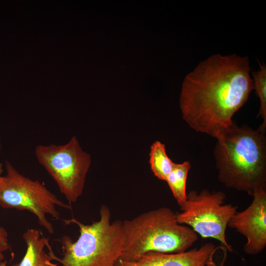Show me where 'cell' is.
<instances>
[{
	"instance_id": "obj_1",
	"label": "cell",
	"mask_w": 266,
	"mask_h": 266,
	"mask_svg": "<svg viewBox=\"0 0 266 266\" xmlns=\"http://www.w3.org/2000/svg\"><path fill=\"white\" fill-rule=\"evenodd\" d=\"M253 90L247 57L212 55L185 77L180 96L182 118L195 132L216 139Z\"/></svg>"
},
{
	"instance_id": "obj_2",
	"label": "cell",
	"mask_w": 266,
	"mask_h": 266,
	"mask_svg": "<svg viewBox=\"0 0 266 266\" xmlns=\"http://www.w3.org/2000/svg\"><path fill=\"white\" fill-rule=\"evenodd\" d=\"M216 139L213 156L221 183L251 196L266 188V129L233 121Z\"/></svg>"
},
{
	"instance_id": "obj_3",
	"label": "cell",
	"mask_w": 266,
	"mask_h": 266,
	"mask_svg": "<svg viewBox=\"0 0 266 266\" xmlns=\"http://www.w3.org/2000/svg\"><path fill=\"white\" fill-rule=\"evenodd\" d=\"M123 250L119 260L133 261L149 252L176 253L187 251L198 240L190 227L179 224L176 214L162 207L123 221Z\"/></svg>"
},
{
	"instance_id": "obj_4",
	"label": "cell",
	"mask_w": 266,
	"mask_h": 266,
	"mask_svg": "<svg viewBox=\"0 0 266 266\" xmlns=\"http://www.w3.org/2000/svg\"><path fill=\"white\" fill-rule=\"evenodd\" d=\"M100 219L85 224L74 218L63 219L66 225L79 228V235L74 241L63 235L61 239L62 257L53 260L63 266H115L123 250V221L111 222V212L106 205L100 210Z\"/></svg>"
},
{
	"instance_id": "obj_5",
	"label": "cell",
	"mask_w": 266,
	"mask_h": 266,
	"mask_svg": "<svg viewBox=\"0 0 266 266\" xmlns=\"http://www.w3.org/2000/svg\"><path fill=\"white\" fill-rule=\"evenodd\" d=\"M6 174L0 180V206L4 209L27 210L37 218L39 225L48 233L54 232L50 215L60 219L57 207L70 209L41 182L21 174L9 161L5 162Z\"/></svg>"
},
{
	"instance_id": "obj_6",
	"label": "cell",
	"mask_w": 266,
	"mask_h": 266,
	"mask_svg": "<svg viewBox=\"0 0 266 266\" xmlns=\"http://www.w3.org/2000/svg\"><path fill=\"white\" fill-rule=\"evenodd\" d=\"M34 152L61 193L69 202H76L83 193L91 164L90 154L83 150L77 138L72 136L64 144L38 145Z\"/></svg>"
},
{
	"instance_id": "obj_7",
	"label": "cell",
	"mask_w": 266,
	"mask_h": 266,
	"mask_svg": "<svg viewBox=\"0 0 266 266\" xmlns=\"http://www.w3.org/2000/svg\"><path fill=\"white\" fill-rule=\"evenodd\" d=\"M226 199V195L222 191L192 190L180 206L181 212L176 214L177 221L180 224L189 226L203 238L219 241L223 247L232 252L227 240L226 231L237 207L232 204H225Z\"/></svg>"
},
{
	"instance_id": "obj_8",
	"label": "cell",
	"mask_w": 266,
	"mask_h": 266,
	"mask_svg": "<svg viewBox=\"0 0 266 266\" xmlns=\"http://www.w3.org/2000/svg\"><path fill=\"white\" fill-rule=\"evenodd\" d=\"M252 196L251 204L244 210L236 212L228 227L246 238L245 253L255 255L266 246V188L256 191Z\"/></svg>"
},
{
	"instance_id": "obj_9",
	"label": "cell",
	"mask_w": 266,
	"mask_h": 266,
	"mask_svg": "<svg viewBox=\"0 0 266 266\" xmlns=\"http://www.w3.org/2000/svg\"><path fill=\"white\" fill-rule=\"evenodd\" d=\"M218 248L209 242L180 253L149 252L133 261L118 260L115 266H206L211 255Z\"/></svg>"
},
{
	"instance_id": "obj_10",
	"label": "cell",
	"mask_w": 266,
	"mask_h": 266,
	"mask_svg": "<svg viewBox=\"0 0 266 266\" xmlns=\"http://www.w3.org/2000/svg\"><path fill=\"white\" fill-rule=\"evenodd\" d=\"M23 239L26 245L24 256L17 266H58L52 262L54 252L51 247L46 253L45 248L50 243L48 238L34 228L28 229L23 233Z\"/></svg>"
},
{
	"instance_id": "obj_11",
	"label": "cell",
	"mask_w": 266,
	"mask_h": 266,
	"mask_svg": "<svg viewBox=\"0 0 266 266\" xmlns=\"http://www.w3.org/2000/svg\"><path fill=\"white\" fill-rule=\"evenodd\" d=\"M191 167L189 161L180 164L174 163L167 177V182L178 204L181 206L186 200V183L188 172Z\"/></svg>"
},
{
	"instance_id": "obj_12",
	"label": "cell",
	"mask_w": 266,
	"mask_h": 266,
	"mask_svg": "<svg viewBox=\"0 0 266 266\" xmlns=\"http://www.w3.org/2000/svg\"><path fill=\"white\" fill-rule=\"evenodd\" d=\"M149 156V163L154 175L166 181L174 162L167 155L165 145L159 141H155L151 146Z\"/></svg>"
},
{
	"instance_id": "obj_13",
	"label": "cell",
	"mask_w": 266,
	"mask_h": 266,
	"mask_svg": "<svg viewBox=\"0 0 266 266\" xmlns=\"http://www.w3.org/2000/svg\"><path fill=\"white\" fill-rule=\"evenodd\" d=\"M259 68L252 71L254 89L259 99L260 105L258 114L263 120L261 125L262 128L266 127V66L264 63L259 62Z\"/></svg>"
},
{
	"instance_id": "obj_14",
	"label": "cell",
	"mask_w": 266,
	"mask_h": 266,
	"mask_svg": "<svg viewBox=\"0 0 266 266\" xmlns=\"http://www.w3.org/2000/svg\"><path fill=\"white\" fill-rule=\"evenodd\" d=\"M10 249L8 240V233L4 228L0 225V266H7V262L3 261L4 253ZM15 264L12 266H17Z\"/></svg>"
},
{
	"instance_id": "obj_15",
	"label": "cell",
	"mask_w": 266,
	"mask_h": 266,
	"mask_svg": "<svg viewBox=\"0 0 266 266\" xmlns=\"http://www.w3.org/2000/svg\"><path fill=\"white\" fill-rule=\"evenodd\" d=\"M223 257L220 265H218L215 264L213 260V256L215 253L211 255L210 256L206 266H225L227 256L228 250L225 247H223Z\"/></svg>"
},
{
	"instance_id": "obj_16",
	"label": "cell",
	"mask_w": 266,
	"mask_h": 266,
	"mask_svg": "<svg viewBox=\"0 0 266 266\" xmlns=\"http://www.w3.org/2000/svg\"><path fill=\"white\" fill-rule=\"evenodd\" d=\"M3 172V164L0 162V180L2 177V174Z\"/></svg>"
},
{
	"instance_id": "obj_17",
	"label": "cell",
	"mask_w": 266,
	"mask_h": 266,
	"mask_svg": "<svg viewBox=\"0 0 266 266\" xmlns=\"http://www.w3.org/2000/svg\"><path fill=\"white\" fill-rule=\"evenodd\" d=\"M1 137L0 135V150L1 149Z\"/></svg>"
}]
</instances>
